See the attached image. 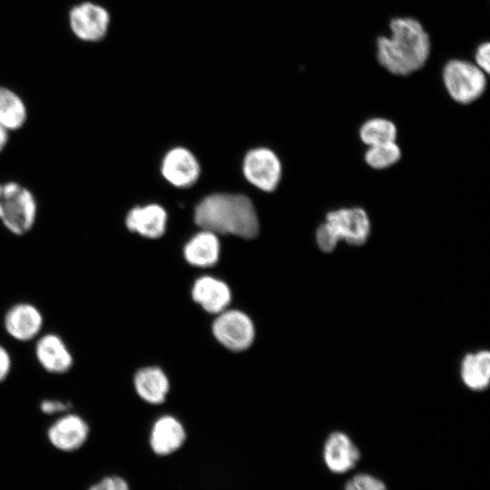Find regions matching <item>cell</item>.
<instances>
[{"instance_id": "obj_1", "label": "cell", "mask_w": 490, "mask_h": 490, "mask_svg": "<svg viewBox=\"0 0 490 490\" xmlns=\"http://www.w3.org/2000/svg\"><path fill=\"white\" fill-rule=\"evenodd\" d=\"M390 37L377 40V58L389 73L407 75L422 68L428 59L431 44L423 25L410 17L390 21Z\"/></svg>"}, {"instance_id": "obj_2", "label": "cell", "mask_w": 490, "mask_h": 490, "mask_svg": "<svg viewBox=\"0 0 490 490\" xmlns=\"http://www.w3.org/2000/svg\"><path fill=\"white\" fill-rule=\"evenodd\" d=\"M195 222L214 233L250 239L259 232V220L251 201L242 194L214 193L195 208Z\"/></svg>"}, {"instance_id": "obj_3", "label": "cell", "mask_w": 490, "mask_h": 490, "mask_svg": "<svg viewBox=\"0 0 490 490\" xmlns=\"http://www.w3.org/2000/svg\"><path fill=\"white\" fill-rule=\"evenodd\" d=\"M33 192L16 181L0 182V221L5 229L21 236L29 232L37 218Z\"/></svg>"}, {"instance_id": "obj_4", "label": "cell", "mask_w": 490, "mask_h": 490, "mask_svg": "<svg viewBox=\"0 0 490 490\" xmlns=\"http://www.w3.org/2000/svg\"><path fill=\"white\" fill-rule=\"evenodd\" d=\"M443 82L451 98L463 104L475 102L486 88L485 73L475 64L459 59L446 64Z\"/></svg>"}, {"instance_id": "obj_5", "label": "cell", "mask_w": 490, "mask_h": 490, "mask_svg": "<svg viewBox=\"0 0 490 490\" xmlns=\"http://www.w3.org/2000/svg\"><path fill=\"white\" fill-rule=\"evenodd\" d=\"M212 333L222 346L236 352L249 348L255 337L252 320L237 309L219 313L212 323Z\"/></svg>"}, {"instance_id": "obj_6", "label": "cell", "mask_w": 490, "mask_h": 490, "mask_svg": "<svg viewBox=\"0 0 490 490\" xmlns=\"http://www.w3.org/2000/svg\"><path fill=\"white\" fill-rule=\"evenodd\" d=\"M186 441L187 432L183 424L171 415L157 418L148 436L149 449L157 458H169L177 455Z\"/></svg>"}, {"instance_id": "obj_7", "label": "cell", "mask_w": 490, "mask_h": 490, "mask_svg": "<svg viewBox=\"0 0 490 490\" xmlns=\"http://www.w3.org/2000/svg\"><path fill=\"white\" fill-rule=\"evenodd\" d=\"M69 24L77 38L85 42H97L107 34L110 15L102 5L83 2L71 9Z\"/></svg>"}, {"instance_id": "obj_8", "label": "cell", "mask_w": 490, "mask_h": 490, "mask_svg": "<svg viewBox=\"0 0 490 490\" xmlns=\"http://www.w3.org/2000/svg\"><path fill=\"white\" fill-rule=\"evenodd\" d=\"M243 172L247 180L259 189L272 191L280 181L281 164L271 150L257 148L246 154Z\"/></svg>"}, {"instance_id": "obj_9", "label": "cell", "mask_w": 490, "mask_h": 490, "mask_svg": "<svg viewBox=\"0 0 490 490\" xmlns=\"http://www.w3.org/2000/svg\"><path fill=\"white\" fill-rule=\"evenodd\" d=\"M325 221L331 226L339 240L349 245H363L370 234L368 215L359 207L331 211L327 214Z\"/></svg>"}, {"instance_id": "obj_10", "label": "cell", "mask_w": 490, "mask_h": 490, "mask_svg": "<svg viewBox=\"0 0 490 490\" xmlns=\"http://www.w3.org/2000/svg\"><path fill=\"white\" fill-rule=\"evenodd\" d=\"M90 433L87 422L76 414H65L57 418L47 430L50 444L63 452H74L86 442Z\"/></svg>"}, {"instance_id": "obj_11", "label": "cell", "mask_w": 490, "mask_h": 490, "mask_svg": "<svg viewBox=\"0 0 490 490\" xmlns=\"http://www.w3.org/2000/svg\"><path fill=\"white\" fill-rule=\"evenodd\" d=\"M162 173L172 185L181 188L189 187L197 181L200 165L190 151L176 147L164 156Z\"/></svg>"}, {"instance_id": "obj_12", "label": "cell", "mask_w": 490, "mask_h": 490, "mask_svg": "<svg viewBox=\"0 0 490 490\" xmlns=\"http://www.w3.org/2000/svg\"><path fill=\"white\" fill-rule=\"evenodd\" d=\"M4 326L13 338L28 341L40 332L43 316L35 306L29 303H18L6 312Z\"/></svg>"}, {"instance_id": "obj_13", "label": "cell", "mask_w": 490, "mask_h": 490, "mask_svg": "<svg viewBox=\"0 0 490 490\" xmlns=\"http://www.w3.org/2000/svg\"><path fill=\"white\" fill-rule=\"evenodd\" d=\"M35 357L44 370L54 374L67 372L74 363L64 340L54 333L45 334L37 340Z\"/></svg>"}, {"instance_id": "obj_14", "label": "cell", "mask_w": 490, "mask_h": 490, "mask_svg": "<svg viewBox=\"0 0 490 490\" xmlns=\"http://www.w3.org/2000/svg\"><path fill=\"white\" fill-rule=\"evenodd\" d=\"M324 460L334 473H345L355 466L360 454L350 437L339 431L331 433L324 445Z\"/></svg>"}, {"instance_id": "obj_15", "label": "cell", "mask_w": 490, "mask_h": 490, "mask_svg": "<svg viewBox=\"0 0 490 490\" xmlns=\"http://www.w3.org/2000/svg\"><path fill=\"white\" fill-rule=\"evenodd\" d=\"M191 296L205 311L212 314L227 309L231 299L229 286L211 276L201 277L194 282Z\"/></svg>"}, {"instance_id": "obj_16", "label": "cell", "mask_w": 490, "mask_h": 490, "mask_svg": "<svg viewBox=\"0 0 490 490\" xmlns=\"http://www.w3.org/2000/svg\"><path fill=\"white\" fill-rule=\"evenodd\" d=\"M166 220L167 214L162 206L148 204L130 210L125 218V225L130 231L156 239L164 233Z\"/></svg>"}, {"instance_id": "obj_17", "label": "cell", "mask_w": 490, "mask_h": 490, "mask_svg": "<svg viewBox=\"0 0 490 490\" xmlns=\"http://www.w3.org/2000/svg\"><path fill=\"white\" fill-rule=\"evenodd\" d=\"M460 377L470 390L481 392L490 384V352L479 349L466 353L460 362Z\"/></svg>"}, {"instance_id": "obj_18", "label": "cell", "mask_w": 490, "mask_h": 490, "mask_svg": "<svg viewBox=\"0 0 490 490\" xmlns=\"http://www.w3.org/2000/svg\"><path fill=\"white\" fill-rule=\"evenodd\" d=\"M185 260L196 267H211L219 260L220 242L216 233L207 230L195 234L184 246Z\"/></svg>"}, {"instance_id": "obj_19", "label": "cell", "mask_w": 490, "mask_h": 490, "mask_svg": "<svg viewBox=\"0 0 490 490\" xmlns=\"http://www.w3.org/2000/svg\"><path fill=\"white\" fill-rule=\"evenodd\" d=\"M133 383L140 397L150 404L162 403L170 387L167 376L157 367L139 369L134 375Z\"/></svg>"}, {"instance_id": "obj_20", "label": "cell", "mask_w": 490, "mask_h": 490, "mask_svg": "<svg viewBox=\"0 0 490 490\" xmlns=\"http://www.w3.org/2000/svg\"><path fill=\"white\" fill-rule=\"evenodd\" d=\"M27 120L24 100L11 89L0 86V124L9 132L21 129Z\"/></svg>"}, {"instance_id": "obj_21", "label": "cell", "mask_w": 490, "mask_h": 490, "mask_svg": "<svg viewBox=\"0 0 490 490\" xmlns=\"http://www.w3.org/2000/svg\"><path fill=\"white\" fill-rule=\"evenodd\" d=\"M397 130L395 123L386 118H371L359 130L361 141L368 146L396 142Z\"/></svg>"}, {"instance_id": "obj_22", "label": "cell", "mask_w": 490, "mask_h": 490, "mask_svg": "<svg viewBox=\"0 0 490 490\" xmlns=\"http://www.w3.org/2000/svg\"><path fill=\"white\" fill-rule=\"evenodd\" d=\"M401 158V150L396 142L368 146L365 153L366 162L374 169H386Z\"/></svg>"}, {"instance_id": "obj_23", "label": "cell", "mask_w": 490, "mask_h": 490, "mask_svg": "<svg viewBox=\"0 0 490 490\" xmlns=\"http://www.w3.org/2000/svg\"><path fill=\"white\" fill-rule=\"evenodd\" d=\"M87 490H132V486L125 476L110 474L91 485Z\"/></svg>"}, {"instance_id": "obj_24", "label": "cell", "mask_w": 490, "mask_h": 490, "mask_svg": "<svg viewBox=\"0 0 490 490\" xmlns=\"http://www.w3.org/2000/svg\"><path fill=\"white\" fill-rule=\"evenodd\" d=\"M316 241L318 248L324 252L333 251L340 241L328 222H323L316 231Z\"/></svg>"}, {"instance_id": "obj_25", "label": "cell", "mask_w": 490, "mask_h": 490, "mask_svg": "<svg viewBox=\"0 0 490 490\" xmlns=\"http://www.w3.org/2000/svg\"><path fill=\"white\" fill-rule=\"evenodd\" d=\"M345 490H387L385 485L377 478L359 474L351 478L345 486Z\"/></svg>"}, {"instance_id": "obj_26", "label": "cell", "mask_w": 490, "mask_h": 490, "mask_svg": "<svg viewBox=\"0 0 490 490\" xmlns=\"http://www.w3.org/2000/svg\"><path fill=\"white\" fill-rule=\"evenodd\" d=\"M475 65L485 74L490 71V44L488 42L481 44L475 54Z\"/></svg>"}, {"instance_id": "obj_27", "label": "cell", "mask_w": 490, "mask_h": 490, "mask_svg": "<svg viewBox=\"0 0 490 490\" xmlns=\"http://www.w3.org/2000/svg\"><path fill=\"white\" fill-rule=\"evenodd\" d=\"M68 407L69 405L64 402L51 399L44 400L40 405L42 412L47 415L64 412Z\"/></svg>"}, {"instance_id": "obj_28", "label": "cell", "mask_w": 490, "mask_h": 490, "mask_svg": "<svg viewBox=\"0 0 490 490\" xmlns=\"http://www.w3.org/2000/svg\"><path fill=\"white\" fill-rule=\"evenodd\" d=\"M11 370V358L5 347L0 345V382H2Z\"/></svg>"}, {"instance_id": "obj_29", "label": "cell", "mask_w": 490, "mask_h": 490, "mask_svg": "<svg viewBox=\"0 0 490 490\" xmlns=\"http://www.w3.org/2000/svg\"><path fill=\"white\" fill-rule=\"evenodd\" d=\"M9 140V131L0 124V153L5 148Z\"/></svg>"}]
</instances>
